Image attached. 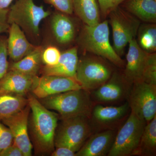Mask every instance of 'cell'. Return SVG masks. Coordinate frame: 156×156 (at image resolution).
Here are the masks:
<instances>
[{"mask_svg": "<svg viewBox=\"0 0 156 156\" xmlns=\"http://www.w3.org/2000/svg\"><path fill=\"white\" fill-rule=\"evenodd\" d=\"M27 98L31 111L29 126L35 154H51L55 149L54 138L59 115L45 107L33 94H29Z\"/></svg>", "mask_w": 156, "mask_h": 156, "instance_id": "1", "label": "cell"}, {"mask_svg": "<svg viewBox=\"0 0 156 156\" xmlns=\"http://www.w3.org/2000/svg\"><path fill=\"white\" fill-rule=\"evenodd\" d=\"M76 41L77 47L86 53L105 58L119 68H125V61L111 44L108 21L106 20L95 25L84 24Z\"/></svg>", "mask_w": 156, "mask_h": 156, "instance_id": "2", "label": "cell"}, {"mask_svg": "<svg viewBox=\"0 0 156 156\" xmlns=\"http://www.w3.org/2000/svg\"><path fill=\"white\" fill-rule=\"evenodd\" d=\"M39 101L46 108L58 112L61 119L77 116L90 119L94 107L90 92L83 89L50 95Z\"/></svg>", "mask_w": 156, "mask_h": 156, "instance_id": "3", "label": "cell"}, {"mask_svg": "<svg viewBox=\"0 0 156 156\" xmlns=\"http://www.w3.org/2000/svg\"><path fill=\"white\" fill-rule=\"evenodd\" d=\"M52 12L46 11L43 5H37L34 0H17L9 8L8 22L15 23L24 32L27 38L37 41L41 36L40 26Z\"/></svg>", "mask_w": 156, "mask_h": 156, "instance_id": "4", "label": "cell"}, {"mask_svg": "<svg viewBox=\"0 0 156 156\" xmlns=\"http://www.w3.org/2000/svg\"><path fill=\"white\" fill-rule=\"evenodd\" d=\"M111 62L101 56L89 53L79 59L76 80L82 88L92 91L108 80L114 72Z\"/></svg>", "mask_w": 156, "mask_h": 156, "instance_id": "5", "label": "cell"}, {"mask_svg": "<svg viewBox=\"0 0 156 156\" xmlns=\"http://www.w3.org/2000/svg\"><path fill=\"white\" fill-rule=\"evenodd\" d=\"M61 120L56 128L54 145L69 148L76 153L92 134L90 119L77 116Z\"/></svg>", "mask_w": 156, "mask_h": 156, "instance_id": "6", "label": "cell"}, {"mask_svg": "<svg viewBox=\"0 0 156 156\" xmlns=\"http://www.w3.org/2000/svg\"><path fill=\"white\" fill-rule=\"evenodd\" d=\"M146 123L145 121L131 112L127 121L116 134L107 155H135Z\"/></svg>", "mask_w": 156, "mask_h": 156, "instance_id": "7", "label": "cell"}, {"mask_svg": "<svg viewBox=\"0 0 156 156\" xmlns=\"http://www.w3.org/2000/svg\"><path fill=\"white\" fill-rule=\"evenodd\" d=\"M108 17L112 31L113 48L122 57L126 46L135 38L141 21L120 6L112 10Z\"/></svg>", "mask_w": 156, "mask_h": 156, "instance_id": "8", "label": "cell"}, {"mask_svg": "<svg viewBox=\"0 0 156 156\" xmlns=\"http://www.w3.org/2000/svg\"><path fill=\"white\" fill-rule=\"evenodd\" d=\"M127 99L131 112L146 123L156 116V85L136 82L131 86Z\"/></svg>", "mask_w": 156, "mask_h": 156, "instance_id": "9", "label": "cell"}, {"mask_svg": "<svg viewBox=\"0 0 156 156\" xmlns=\"http://www.w3.org/2000/svg\"><path fill=\"white\" fill-rule=\"evenodd\" d=\"M83 89L74 78L42 75L34 77L30 92L38 99L71 90Z\"/></svg>", "mask_w": 156, "mask_h": 156, "instance_id": "10", "label": "cell"}, {"mask_svg": "<svg viewBox=\"0 0 156 156\" xmlns=\"http://www.w3.org/2000/svg\"><path fill=\"white\" fill-rule=\"evenodd\" d=\"M30 111V107L28 104L17 113L1 121L11 130L14 138V143L22 151L23 156H31L33 147L28 134Z\"/></svg>", "mask_w": 156, "mask_h": 156, "instance_id": "11", "label": "cell"}, {"mask_svg": "<svg viewBox=\"0 0 156 156\" xmlns=\"http://www.w3.org/2000/svg\"><path fill=\"white\" fill-rule=\"evenodd\" d=\"M131 86L126 80L122 73L114 71L108 80L92 91L91 95L99 102H117L128 98Z\"/></svg>", "mask_w": 156, "mask_h": 156, "instance_id": "12", "label": "cell"}, {"mask_svg": "<svg viewBox=\"0 0 156 156\" xmlns=\"http://www.w3.org/2000/svg\"><path fill=\"white\" fill-rule=\"evenodd\" d=\"M71 15L56 10L48 17L50 36L57 45L68 46L76 41V25Z\"/></svg>", "mask_w": 156, "mask_h": 156, "instance_id": "13", "label": "cell"}, {"mask_svg": "<svg viewBox=\"0 0 156 156\" xmlns=\"http://www.w3.org/2000/svg\"><path fill=\"white\" fill-rule=\"evenodd\" d=\"M128 46L126 55L127 63L122 73L127 82L132 85L136 82L142 81L143 74L148 53L140 47L135 38L130 41Z\"/></svg>", "mask_w": 156, "mask_h": 156, "instance_id": "14", "label": "cell"}, {"mask_svg": "<svg viewBox=\"0 0 156 156\" xmlns=\"http://www.w3.org/2000/svg\"><path fill=\"white\" fill-rule=\"evenodd\" d=\"M116 134L115 131L113 129H106L92 134L80 150L76 153V156L107 155L113 144Z\"/></svg>", "mask_w": 156, "mask_h": 156, "instance_id": "15", "label": "cell"}, {"mask_svg": "<svg viewBox=\"0 0 156 156\" xmlns=\"http://www.w3.org/2000/svg\"><path fill=\"white\" fill-rule=\"evenodd\" d=\"M8 33L7 50L11 61H19L31 52L37 46L29 41L24 32L15 23L10 25Z\"/></svg>", "mask_w": 156, "mask_h": 156, "instance_id": "16", "label": "cell"}, {"mask_svg": "<svg viewBox=\"0 0 156 156\" xmlns=\"http://www.w3.org/2000/svg\"><path fill=\"white\" fill-rule=\"evenodd\" d=\"M78 61V48L77 46L72 47L61 52L60 58L55 65L44 66H42L40 72L42 75L60 76L76 80Z\"/></svg>", "mask_w": 156, "mask_h": 156, "instance_id": "17", "label": "cell"}, {"mask_svg": "<svg viewBox=\"0 0 156 156\" xmlns=\"http://www.w3.org/2000/svg\"><path fill=\"white\" fill-rule=\"evenodd\" d=\"M128 101L118 106H104L98 105L92 109L90 120L91 123L106 129L126 116L129 110Z\"/></svg>", "mask_w": 156, "mask_h": 156, "instance_id": "18", "label": "cell"}, {"mask_svg": "<svg viewBox=\"0 0 156 156\" xmlns=\"http://www.w3.org/2000/svg\"><path fill=\"white\" fill-rule=\"evenodd\" d=\"M34 77L9 70L0 80V94H12L25 96L30 92Z\"/></svg>", "mask_w": 156, "mask_h": 156, "instance_id": "19", "label": "cell"}, {"mask_svg": "<svg viewBox=\"0 0 156 156\" xmlns=\"http://www.w3.org/2000/svg\"><path fill=\"white\" fill-rule=\"evenodd\" d=\"M120 6L145 23H156V1L126 0Z\"/></svg>", "mask_w": 156, "mask_h": 156, "instance_id": "20", "label": "cell"}, {"mask_svg": "<svg viewBox=\"0 0 156 156\" xmlns=\"http://www.w3.org/2000/svg\"><path fill=\"white\" fill-rule=\"evenodd\" d=\"M44 47L37 45L28 55L17 62H9V70L14 71L34 77L38 76L42 66V53Z\"/></svg>", "mask_w": 156, "mask_h": 156, "instance_id": "21", "label": "cell"}, {"mask_svg": "<svg viewBox=\"0 0 156 156\" xmlns=\"http://www.w3.org/2000/svg\"><path fill=\"white\" fill-rule=\"evenodd\" d=\"M73 13L84 24L96 25L101 22L98 0H72Z\"/></svg>", "mask_w": 156, "mask_h": 156, "instance_id": "22", "label": "cell"}, {"mask_svg": "<svg viewBox=\"0 0 156 156\" xmlns=\"http://www.w3.org/2000/svg\"><path fill=\"white\" fill-rule=\"evenodd\" d=\"M28 105V98L23 95L0 94V121L20 112Z\"/></svg>", "mask_w": 156, "mask_h": 156, "instance_id": "23", "label": "cell"}, {"mask_svg": "<svg viewBox=\"0 0 156 156\" xmlns=\"http://www.w3.org/2000/svg\"><path fill=\"white\" fill-rule=\"evenodd\" d=\"M156 152V116L147 123L135 155L154 156Z\"/></svg>", "mask_w": 156, "mask_h": 156, "instance_id": "24", "label": "cell"}, {"mask_svg": "<svg viewBox=\"0 0 156 156\" xmlns=\"http://www.w3.org/2000/svg\"><path fill=\"white\" fill-rule=\"evenodd\" d=\"M137 43L143 50L148 53H155L156 23L140 24L137 31Z\"/></svg>", "mask_w": 156, "mask_h": 156, "instance_id": "25", "label": "cell"}, {"mask_svg": "<svg viewBox=\"0 0 156 156\" xmlns=\"http://www.w3.org/2000/svg\"><path fill=\"white\" fill-rule=\"evenodd\" d=\"M142 81L156 85V53H148L143 74Z\"/></svg>", "mask_w": 156, "mask_h": 156, "instance_id": "26", "label": "cell"}, {"mask_svg": "<svg viewBox=\"0 0 156 156\" xmlns=\"http://www.w3.org/2000/svg\"><path fill=\"white\" fill-rule=\"evenodd\" d=\"M61 55V52L56 46L49 45L44 47L42 53V63L46 66L55 65L58 62Z\"/></svg>", "mask_w": 156, "mask_h": 156, "instance_id": "27", "label": "cell"}, {"mask_svg": "<svg viewBox=\"0 0 156 156\" xmlns=\"http://www.w3.org/2000/svg\"><path fill=\"white\" fill-rule=\"evenodd\" d=\"M7 37L0 36V80L9 71Z\"/></svg>", "mask_w": 156, "mask_h": 156, "instance_id": "28", "label": "cell"}, {"mask_svg": "<svg viewBox=\"0 0 156 156\" xmlns=\"http://www.w3.org/2000/svg\"><path fill=\"white\" fill-rule=\"evenodd\" d=\"M14 143L11 130L0 121V153Z\"/></svg>", "mask_w": 156, "mask_h": 156, "instance_id": "29", "label": "cell"}, {"mask_svg": "<svg viewBox=\"0 0 156 156\" xmlns=\"http://www.w3.org/2000/svg\"><path fill=\"white\" fill-rule=\"evenodd\" d=\"M47 4L54 7L56 11L72 15V0H44Z\"/></svg>", "mask_w": 156, "mask_h": 156, "instance_id": "30", "label": "cell"}, {"mask_svg": "<svg viewBox=\"0 0 156 156\" xmlns=\"http://www.w3.org/2000/svg\"><path fill=\"white\" fill-rule=\"evenodd\" d=\"M125 1L126 0H98L101 17L106 18L112 10L119 6Z\"/></svg>", "mask_w": 156, "mask_h": 156, "instance_id": "31", "label": "cell"}, {"mask_svg": "<svg viewBox=\"0 0 156 156\" xmlns=\"http://www.w3.org/2000/svg\"><path fill=\"white\" fill-rule=\"evenodd\" d=\"M9 8L0 10V34L9 32L10 24L8 22Z\"/></svg>", "mask_w": 156, "mask_h": 156, "instance_id": "32", "label": "cell"}, {"mask_svg": "<svg viewBox=\"0 0 156 156\" xmlns=\"http://www.w3.org/2000/svg\"><path fill=\"white\" fill-rule=\"evenodd\" d=\"M0 156H23L22 151L13 143L0 153Z\"/></svg>", "mask_w": 156, "mask_h": 156, "instance_id": "33", "label": "cell"}, {"mask_svg": "<svg viewBox=\"0 0 156 156\" xmlns=\"http://www.w3.org/2000/svg\"><path fill=\"white\" fill-rule=\"evenodd\" d=\"M50 155L52 156H76V152L69 148L63 147H56Z\"/></svg>", "mask_w": 156, "mask_h": 156, "instance_id": "34", "label": "cell"}, {"mask_svg": "<svg viewBox=\"0 0 156 156\" xmlns=\"http://www.w3.org/2000/svg\"><path fill=\"white\" fill-rule=\"evenodd\" d=\"M14 1V0H0V10L8 9Z\"/></svg>", "mask_w": 156, "mask_h": 156, "instance_id": "35", "label": "cell"}, {"mask_svg": "<svg viewBox=\"0 0 156 156\" xmlns=\"http://www.w3.org/2000/svg\"><path fill=\"white\" fill-rule=\"evenodd\" d=\"M155 1H156V0H155Z\"/></svg>", "mask_w": 156, "mask_h": 156, "instance_id": "36", "label": "cell"}]
</instances>
